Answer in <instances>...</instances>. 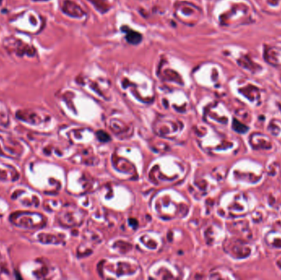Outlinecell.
I'll return each mask as SVG.
<instances>
[{
    "mask_svg": "<svg viewBox=\"0 0 281 280\" xmlns=\"http://www.w3.org/2000/svg\"><path fill=\"white\" fill-rule=\"evenodd\" d=\"M127 39L129 43H131L132 44H136L141 41L142 39V36L137 33V32L132 31H129L127 32Z\"/></svg>",
    "mask_w": 281,
    "mask_h": 280,
    "instance_id": "6da1fadb",
    "label": "cell"
}]
</instances>
